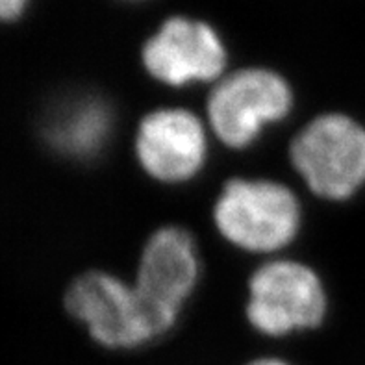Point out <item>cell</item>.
Returning a JSON list of instances; mask_svg holds the SVG:
<instances>
[{"instance_id": "cell-1", "label": "cell", "mask_w": 365, "mask_h": 365, "mask_svg": "<svg viewBox=\"0 0 365 365\" xmlns=\"http://www.w3.org/2000/svg\"><path fill=\"white\" fill-rule=\"evenodd\" d=\"M65 306L110 349H135L167 334L178 315L148 301L135 286L108 273H88L71 284Z\"/></svg>"}, {"instance_id": "cell-2", "label": "cell", "mask_w": 365, "mask_h": 365, "mask_svg": "<svg viewBox=\"0 0 365 365\" xmlns=\"http://www.w3.org/2000/svg\"><path fill=\"white\" fill-rule=\"evenodd\" d=\"M213 221L225 240L249 252H273L301 230L299 199L271 180H232L219 195Z\"/></svg>"}, {"instance_id": "cell-3", "label": "cell", "mask_w": 365, "mask_h": 365, "mask_svg": "<svg viewBox=\"0 0 365 365\" xmlns=\"http://www.w3.org/2000/svg\"><path fill=\"white\" fill-rule=\"evenodd\" d=\"M292 162L315 195L352 199L365 187V125L345 113L317 117L293 141Z\"/></svg>"}, {"instance_id": "cell-4", "label": "cell", "mask_w": 365, "mask_h": 365, "mask_svg": "<svg viewBox=\"0 0 365 365\" xmlns=\"http://www.w3.org/2000/svg\"><path fill=\"white\" fill-rule=\"evenodd\" d=\"M327 314V295L321 278L299 262H271L249 282L247 317L265 336H286L315 329Z\"/></svg>"}, {"instance_id": "cell-5", "label": "cell", "mask_w": 365, "mask_h": 365, "mask_svg": "<svg viewBox=\"0 0 365 365\" xmlns=\"http://www.w3.org/2000/svg\"><path fill=\"white\" fill-rule=\"evenodd\" d=\"M293 93L269 69H243L222 80L208 101L213 132L232 148H247L267 126L287 117Z\"/></svg>"}, {"instance_id": "cell-6", "label": "cell", "mask_w": 365, "mask_h": 365, "mask_svg": "<svg viewBox=\"0 0 365 365\" xmlns=\"http://www.w3.org/2000/svg\"><path fill=\"white\" fill-rule=\"evenodd\" d=\"M141 56L148 74L173 88L208 82L227 67V48L215 28L190 17L167 19Z\"/></svg>"}, {"instance_id": "cell-7", "label": "cell", "mask_w": 365, "mask_h": 365, "mask_svg": "<svg viewBox=\"0 0 365 365\" xmlns=\"http://www.w3.org/2000/svg\"><path fill=\"white\" fill-rule=\"evenodd\" d=\"M135 156L143 171L165 184H180L200 173L208 139L199 117L187 110H156L139 123Z\"/></svg>"}, {"instance_id": "cell-8", "label": "cell", "mask_w": 365, "mask_h": 365, "mask_svg": "<svg viewBox=\"0 0 365 365\" xmlns=\"http://www.w3.org/2000/svg\"><path fill=\"white\" fill-rule=\"evenodd\" d=\"M197 243L184 228L165 227L154 232L141 255L135 287L148 301L180 315L182 304L199 282Z\"/></svg>"}, {"instance_id": "cell-9", "label": "cell", "mask_w": 365, "mask_h": 365, "mask_svg": "<svg viewBox=\"0 0 365 365\" xmlns=\"http://www.w3.org/2000/svg\"><path fill=\"white\" fill-rule=\"evenodd\" d=\"M115 117L110 102L97 95H76L56 102L43 120V138L71 160H93L110 145Z\"/></svg>"}, {"instance_id": "cell-10", "label": "cell", "mask_w": 365, "mask_h": 365, "mask_svg": "<svg viewBox=\"0 0 365 365\" xmlns=\"http://www.w3.org/2000/svg\"><path fill=\"white\" fill-rule=\"evenodd\" d=\"M28 0H0V21L9 23L24 14Z\"/></svg>"}, {"instance_id": "cell-11", "label": "cell", "mask_w": 365, "mask_h": 365, "mask_svg": "<svg viewBox=\"0 0 365 365\" xmlns=\"http://www.w3.org/2000/svg\"><path fill=\"white\" fill-rule=\"evenodd\" d=\"M250 365H287L280 360H258V361H252Z\"/></svg>"}]
</instances>
